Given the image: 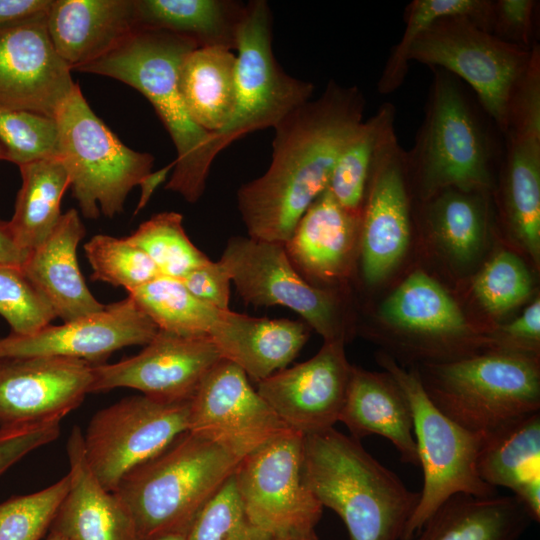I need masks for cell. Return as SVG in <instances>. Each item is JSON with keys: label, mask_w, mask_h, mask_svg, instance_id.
I'll return each instance as SVG.
<instances>
[{"label": "cell", "mask_w": 540, "mask_h": 540, "mask_svg": "<svg viewBox=\"0 0 540 540\" xmlns=\"http://www.w3.org/2000/svg\"><path fill=\"white\" fill-rule=\"evenodd\" d=\"M365 104L357 86L331 80L318 98L295 108L274 127L268 169L237 191L249 237L288 241L299 219L327 189L341 152L363 122Z\"/></svg>", "instance_id": "cell-1"}, {"label": "cell", "mask_w": 540, "mask_h": 540, "mask_svg": "<svg viewBox=\"0 0 540 540\" xmlns=\"http://www.w3.org/2000/svg\"><path fill=\"white\" fill-rule=\"evenodd\" d=\"M302 477L343 521L349 540H401L420 498L360 440L334 427L304 436Z\"/></svg>", "instance_id": "cell-2"}, {"label": "cell", "mask_w": 540, "mask_h": 540, "mask_svg": "<svg viewBox=\"0 0 540 540\" xmlns=\"http://www.w3.org/2000/svg\"><path fill=\"white\" fill-rule=\"evenodd\" d=\"M430 69L425 116L406 151L408 177L417 183L421 200L446 188L489 193L503 134L460 79Z\"/></svg>", "instance_id": "cell-3"}, {"label": "cell", "mask_w": 540, "mask_h": 540, "mask_svg": "<svg viewBox=\"0 0 540 540\" xmlns=\"http://www.w3.org/2000/svg\"><path fill=\"white\" fill-rule=\"evenodd\" d=\"M196 48L194 41L175 34L135 30L116 48L75 70L114 78L147 98L177 153L165 189L178 193L189 203L202 196L214 161L211 133L192 120L178 87L179 66Z\"/></svg>", "instance_id": "cell-4"}, {"label": "cell", "mask_w": 540, "mask_h": 540, "mask_svg": "<svg viewBox=\"0 0 540 540\" xmlns=\"http://www.w3.org/2000/svg\"><path fill=\"white\" fill-rule=\"evenodd\" d=\"M239 462L216 443L186 431L126 474L113 493L131 517L138 540L186 537Z\"/></svg>", "instance_id": "cell-5"}, {"label": "cell", "mask_w": 540, "mask_h": 540, "mask_svg": "<svg viewBox=\"0 0 540 540\" xmlns=\"http://www.w3.org/2000/svg\"><path fill=\"white\" fill-rule=\"evenodd\" d=\"M432 403L464 429L487 436L540 410L538 358L504 351L424 363Z\"/></svg>", "instance_id": "cell-6"}, {"label": "cell", "mask_w": 540, "mask_h": 540, "mask_svg": "<svg viewBox=\"0 0 540 540\" xmlns=\"http://www.w3.org/2000/svg\"><path fill=\"white\" fill-rule=\"evenodd\" d=\"M377 359L404 393L413 418L423 487L401 537V540H413L451 496L465 493L490 497L498 491L486 484L477 470L478 455L486 436L470 432L446 417L429 399L416 369H404L385 353Z\"/></svg>", "instance_id": "cell-7"}, {"label": "cell", "mask_w": 540, "mask_h": 540, "mask_svg": "<svg viewBox=\"0 0 540 540\" xmlns=\"http://www.w3.org/2000/svg\"><path fill=\"white\" fill-rule=\"evenodd\" d=\"M58 157L83 216L112 218L151 172L154 157L124 145L93 112L76 84L56 118Z\"/></svg>", "instance_id": "cell-8"}, {"label": "cell", "mask_w": 540, "mask_h": 540, "mask_svg": "<svg viewBox=\"0 0 540 540\" xmlns=\"http://www.w3.org/2000/svg\"><path fill=\"white\" fill-rule=\"evenodd\" d=\"M532 48L504 42L468 17L449 16L416 36L408 60L442 69L467 84L503 134L510 96L529 65Z\"/></svg>", "instance_id": "cell-9"}, {"label": "cell", "mask_w": 540, "mask_h": 540, "mask_svg": "<svg viewBox=\"0 0 540 540\" xmlns=\"http://www.w3.org/2000/svg\"><path fill=\"white\" fill-rule=\"evenodd\" d=\"M272 32L269 4L264 0L247 2L237 39L235 106L227 124L211 133L214 159L245 135L274 128L312 97L314 85L287 74L277 62Z\"/></svg>", "instance_id": "cell-10"}, {"label": "cell", "mask_w": 540, "mask_h": 540, "mask_svg": "<svg viewBox=\"0 0 540 540\" xmlns=\"http://www.w3.org/2000/svg\"><path fill=\"white\" fill-rule=\"evenodd\" d=\"M190 401L136 395L96 412L83 433V450L101 485L113 492L126 474L188 431Z\"/></svg>", "instance_id": "cell-11"}, {"label": "cell", "mask_w": 540, "mask_h": 540, "mask_svg": "<svg viewBox=\"0 0 540 540\" xmlns=\"http://www.w3.org/2000/svg\"><path fill=\"white\" fill-rule=\"evenodd\" d=\"M303 438L289 430L243 458L233 473L247 515L273 537L315 530L322 516L303 482Z\"/></svg>", "instance_id": "cell-12"}, {"label": "cell", "mask_w": 540, "mask_h": 540, "mask_svg": "<svg viewBox=\"0 0 540 540\" xmlns=\"http://www.w3.org/2000/svg\"><path fill=\"white\" fill-rule=\"evenodd\" d=\"M219 260L245 303L284 306L299 314L324 341H344L334 295L307 282L292 265L283 244L234 236Z\"/></svg>", "instance_id": "cell-13"}, {"label": "cell", "mask_w": 540, "mask_h": 540, "mask_svg": "<svg viewBox=\"0 0 540 540\" xmlns=\"http://www.w3.org/2000/svg\"><path fill=\"white\" fill-rule=\"evenodd\" d=\"M289 430L245 372L226 359L207 374L190 401L188 431L239 461Z\"/></svg>", "instance_id": "cell-14"}, {"label": "cell", "mask_w": 540, "mask_h": 540, "mask_svg": "<svg viewBox=\"0 0 540 540\" xmlns=\"http://www.w3.org/2000/svg\"><path fill=\"white\" fill-rule=\"evenodd\" d=\"M222 359L209 337L180 336L159 329L138 354L93 365L91 392L131 388L162 402L189 401Z\"/></svg>", "instance_id": "cell-15"}, {"label": "cell", "mask_w": 540, "mask_h": 540, "mask_svg": "<svg viewBox=\"0 0 540 540\" xmlns=\"http://www.w3.org/2000/svg\"><path fill=\"white\" fill-rule=\"evenodd\" d=\"M46 16L0 28V107L55 119L77 83L52 44Z\"/></svg>", "instance_id": "cell-16"}, {"label": "cell", "mask_w": 540, "mask_h": 540, "mask_svg": "<svg viewBox=\"0 0 540 540\" xmlns=\"http://www.w3.org/2000/svg\"><path fill=\"white\" fill-rule=\"evenodd\" d=\"M159 328L129 295L98 312L49 325L40 331L0 338V361L53 356L86 361L92 365L127 346L147 345Z\"/></svg>", "instance_id": "cell-17"}, {"label": "cell", "mask_w": 540, "mask_h": 540, "mask_svg": "<svg viewBox=\"0 0 540 540\" xmlns=\"http://www.w3.org/2000/svg\"><path fill=\"white\" fill-rule=\"evenodd\" d=\"M351 369L344 341H324L309 360L258 382L257 391L290 430L305 436L339 421Z\"/></svg>", "instance_id": "cell-18"}, {"label": "cell", "mask_w": 540, "mask_h": 540, "mask_svg": "<svg viewBox=\"0 0 540 540\" xmlns=\"http://www.w3.org/2000/svg\"><path fill=\"white\" fill-rule=\"evenodd\" d=\"M93 365L33 356L0 361V427L62 420L91 393Z\"/></svg>", "instance_id": "cell-19"}, {"label": "cell", "mask_w": 540, "mask_h": 540, "mask_svg": "<svg viewBox=\"0 0 540 540\" xmlns=\"http://www.w3.org/2000/svg\"><path fill=\"white\" fill-rule=\"evenodd\" d=\"M409 182L406 151L396 138L375 163L361 212V264L369 284L384 279L402 259L409 244Z\"/></svg>", "instance_id": "cell-20"}, {"label": "cell", "mask_w": 540, "mask_h": 540, "mask_svg": "<svg viewBox=\"0 0 540 540\" xmlns=\"http://www.w3.org/2000/svg\"><path fill=\"white\" fill-rule=\"evenodd\" d=\"M66 449L69 488L50 530L70 540H138L121 501L90 470L79 426L71 429Z\"/></svg>", "instance_id": "cell-21"}, {"label": "cell", "mask_w": 540, "mask_h": 540, "mask_svg": "<svg viewBox=\"0 0 540 540\" xmlns=\"http://www.w3.org/2000/svg\"><path fill=\"white\" fill-rule=\"evenodd\" d=\"M360 223L361 214L342 207L327 188L308 207L283 244L286 254L310 284L340 279L349 270Z\"/></svg>", "instance_id": "cell-22"}, {"label": "cell", "mask_w": 540, "mask_h": 540, "mask_svg": "<svg viewBox=\"0 0 540 540\" xmlns=\"http://www.w3.org/2000/svg\"><path fill=\"white\" fill-rule=\"evenodd\" d=\"M208 337L220 355L257 383L286 368L309 337L301 321L257 318L220 310Z\"/></svg>", "instance_id": "cell-23"}, {"label": "cell", "mask_w": 540, "mask_h": 540, "mask_svg": "<svg viewBox=\"0 0 540 540\" xmlns=\"http://www.w3.org/2000/svg\"><path fill=\"white\" fill-rule=\"evenodd\" d=\"M52 44L76 70L113 50L136 30L133 0H53L46 16Z\"/></svg>", "instance_id": "cell-24"}, {"label": "cell", "mask_w": 540, "mask_h": 540, "mask_svg": "<svg viewBox=\"0 0 540 540\" xmlns=\"http://www.w3.org/2000/svg\"><path fill=\"white\" fill-rule=\"evenodd\" d=\"M84 235L78 212L70 209L22 266L63 322L98 312L105 306L87 287L78 265L77 248Z\"/></svg>", "instance_id": "cell-25"}, {"label": "cell", "mask_w": 540, "mask_h": 540, "mask_svg": "<svg viewBox=\"0 0 540 540\" xmlns=\"http://www.w3.org/2000/svg\"><path fill=\"white\" fill-rule=\"evenodd\" d=\"M339 421L358 440L369 435L384 437L393 444L403 463L419 466L410 405L388 372L352 366Z\"/></svg>", "instance_id": "cell-26"}, {"label": "cell", "mask_w": 540, "mask_h": 540, "mask_svg": "<svg viewBox=\"0 0 540 540\" xmlns=\"http://www.w3.org/2000/svg\"><path fill=\"white\" fill-rule=\"evenodd\" d=\"M381 316L395 328L440 340L446 361L471 354L470 327L454 299L426 273L408 276L384 301Z\"/></svg>", "instance_id": "cell-27"}, {"label": "cell", "mask_w": 540, "mask_h": 540, "mask_svg": "<svg viewBox=\"0 0 540 540\" xmlns=\"http://www.w3.org/2000/svg\"><path fill=\"white\" fill-rule=\"evenodd\" d=\"M481 479L513 492L533 521L540 520V412L485 437L477 459Z\"/></svg>", "instance_id": "cell-28"}, {"label": "cell", "mask_w": 540, "mask_h": 540, "mask_svg": "<svg viewBox=\"0 0 540 540\" xmlns=\"http://www.w3.org/2000/svg\"><path fill=\"white\" fill-rule=\"evenodd\" d=\"M502 204L515 238L538 263L540 255V129L503 134Z\"/></svg>", "instance_id": "cell-29"}, {"label": "cell", "mask_w": 540, "mask_h": 540, "mask_svg": "<svg viewBox=\"0 0 540 540\" xmlns=\"http://www.w3.org/2000/svg\"><path fill=\"white\" fill-rule=\"evenodd\" d=\"M514 495L476 497L458 493L427 520L415 540H520L532 522Z\"/></svg>", "instance_id": "cell-30"}, {"label": "cell", "mask_w": 540, "mask_h": 540, "mask_svg": "<svg viewBox=\"0 0 540 540\" xmlns=\"http://www.w3.org/2000/svg\"><path fill=\"white\" fill-rule=\"evenodd\" d=\"M136 30H157L198 47L236 50L246 3L233 0H133Z\"/></svg>", "instance_id": "cell-31"}, {"label": "cell", "mask_w": 540, "mask_h": 540, "mask_svg": "<svg viewBox=\"0 0 540 540\" xmlns=\"http://www.w3.org/2000/svg\"><path fill=\"white\" fill-rule=\"evenodd\" d=\"M236 56L226 48L198 47L178 70V87L192 120L209 133L229 121L236 99Z\"/></svg>", "instance_id": "cell-32"}, {"label": "cell", "mask_w": 540, "mask_h": 540, "mask_svg": "<svg viewBox=\"0 0 540 540\" xmlns=\"http://www.w3.org/2000/svg\"><path fill=\"white\" fill-rule=\"evenodd\" d=\"M19 169L22 185L9 224L19 246L31 252L58 224L61 201L70 181L58 156L33 161Z\"/></svg>", "instance_id": "cell-33"}, {"label": "cell", "mask_w": 540, "mask_h": 540, "mask_svg": "<svg viewBox=\"0 0 540 540\" xmlns=\"http://www.w3.org/2000/svg\"><path fill=\"white\" fill-rule=\"evenodd\" d=\"M396 109L384 103L363 121L346 144L333 169L328 190L346 210L361 214L367 186L381 152L397 138Z\"/></svg>", "instance_id": "cell-34"}, {"label": "cell", "mask_w": 540, "mask_h": 540, "mask_svg": "<svg viewBox=\"0 0 540 540\" xmlns=\"http://www.w3.org/2000/svg\"><path fill=\"white\" fill-rule=\"evenodd\" d=\"M485 192L443 189L427 199L425 218L429 227L458 260H472L479 252L486 232Z\"/></svg>", "instance_id": "cell-35"}, {"label": "cell", "mask_w": 540, "mask_h": 540, "mask_svg": "<svg viewBox=\"0 0 540 540\" xmlns=\"http://www.w3.org/2000/svg\"><path fill=\"white\" fill-rule=\"evenodd\" d=\"M160 330L208 337L220 309L192 295L180 280L160 276L128 293Z\"/></svg>", "instance_id": "cell-36"}, {"label": "cell", "mask_w": 540, "mask_h": 540, "mask_svg": "<svg viewBox=\"0 0 540 540\" xmlns=\"http://www.w3.org/2000/svg\"><path fill=\"white\" fill-rule=\"evenodd\" d=\"M491 0H413L405 9V29L392 48L377 83L378 92L387 95L404 82L409 69L408 51L416 36L434 21L449 16H465L488 32Z\"/></svg>", "instance_id": "cell-37"}, {"label": "cell", "mask_w": 540, "mask_h": 540, "mask_svg": "<svg viewBox=\"0 0 540 540\" xmlns=\"http://www.w3.org/2000/svg\"><path fill=\"white\" fill-rule=\"evenodd\" d=\"M158 268L161 276L180 280L210 259L189 239L177 212L153 215L127 237Z\"/></svg>", "instance_id": "cell-38"}, {"label": "cell", "mask_w": 540, "mask_h": 540, "mask_svg": "<svg viewBox=\"0 0 540 540\" xmlns=\"http://www.w3.org/2000/svg\"><path fill=\"white\" fill-rule=\"evenodd\" d=\"M84 250L93 280L125 288L128 293L161 276L147 254L127 237L98 234L85 243Z\"/></svg>", "instance_id": "cell-39"}, {"label": "cell", "mask_w": 540, "mask_h": 540, "mask_svg": "<svg viewBox=\"0 0 540 540\" xmlns=\"http://www.w3.org/2000/svg\"><path fill=\"white\" fill-rule=\"evenodd\" d=\"M254 524L238 495L233 475L206 503L191 525L186 540H274Z\"/></svg>", "instance_id": "cell-40"}, {"label": "cell", "mask_w": 540, "mask_h": 540, "mask_svg": "<svg viewBox=\"0 0 540 540\" xmlns=\"http://www.w3.org/2000/svg\"><path fill=\"white\" fill-rule=\"evenodd\" d=\"M65 475L52 485L0 503V540H40L68 492Z\"/></svg>", "instance_id": "cell-41"}, {"label": "cell", "mask_w": 540, "mask_h": 540, "mask_svg": "<svg viewBox=\"0 0 540 540\" xmlns=\"http://www.w3.org/2000/svg\"><path fill=\"white\" fill-rule=\"evenodd\" d=\"M0 315L11 334L27 336L51 325L55 311L22 266L0 264Z\"/></svg>", "instance_id": "cell-42"}, {"label": "cell", "mask_w": 540, "mask_h": 540, "mask_svg": "<svg viewBox=\"0 0 540 540\" xmlns=\"http://www.w3.org/2000/svg\"><path fill=\"white\" fill-rule=\"evenodd\" d=\"M0 143L5 150L6 160L18 167L58 156L56 120L0 107Z\"/></svg>", "instance_id": "cell-43"}, {"label": "cell", "mask_w": 540, "mask_h": 540, "mask_svg": "<svg viewBox=\"0 0 540 540\" xmlns=\"http://www.w3.org/2000/svg\"><path fill=\"white\" fill-rule=\"evenodd\" d=\"M532 289L530 274L515 254L495 255L473 281V291L482 306L492 314H503L527 299Z\"/></svg>", "instance_id": "cell-44"}, {"label": "cell", "mask_w": 540, "mask_h": 540, "mask_svg": "<svg viewBox=\"0 0 540 540\" xmlns=\"http://www.w3.org/2000/svg\"><path fill=\"white\" fill-rule=\"evenodd\" d=\"M538 1H491L488 32L498 39L530 49L534 40V22Z\"/></svg>", "instance_id": "cell-45"}, {"label": "cell", "mask_w": 540, "mask_h": 540, "mask_svg": "<svg viewBox=\"0 0 540 540\" xmlns=\"http://www.w3.org/2000/svg\"><path fill=\"white\" fill-rule=\"evenodd\" d=\"M61 420L0 427V476L34 450L59 436Z\"/></svg>", "instance_id": "cell-46"}, {"label": "cell", "mask_w": 540, "mask_h": 540, "mask_svg": "<svg viewBox=\"0 0 540 540\" xmlns=\"http://www.w3.org/2000/svg\"><path fill=\"white\" fill-rule=\"evenodd\" d=\"M180 281L199 300L220 310H229L232 280L220 260H209L187 273Z\"/></svg>", "instance_id": "cell-47"}, {"label": "cell", "mask_w": 540, "mask_h": 540, "mask_svg": "<svg viewBox=\"0 0 540 540\" xmlns=\"http://www.w3.org/2000/svg\"><path fill=\"white\" fill-rule=\"evenodd\" d=\"M53 0H0V28L46 15Z\"/></svg>", "instance_id": "cell-48"}, {"label": "cell", "mask_w": 540, "mask_h": 540, "mask_svg": "<svg viewBox=\"0 0 540 540\" xmlns=\"http://www.w3.org/2000/svg\"><path fill=\"white\" fill-rule=\"evenodd\" d=\"M29 253L16 242L9 221L0 220V264L23 266Z\"/></svg>", "instance_id": "cell-49"}, {"label": "cell", "mask_w": 540, "mask_h": 540, "mask_svg": "<svg viewBox=\"0 0 540 540\" xmlns=\"http://www.w3.org/2000/svg\"><path fill=\"white\" fill-rule=\"evenodd\" d=\"M174 168V161L165 167L146 174L139 182L141 189L140 198L135 209V214L142 210L150 200L154 191L166 180L171 169Z\"/></svg>", "instance_id": "cell-50"}, {"label": "cell", "mask_w": 540, "mask_h": 540, "mask_svg": "<svg viewBox=\"0 0 540 540\" xmlns=\"http://www.w3.org/2000/svg\"><path fill=\"white\" fill-rule=\"evenodd\" d=\"M274 540H319L315 530L275 537Z\"/></svg>", "instance_id": "cell-51"}, {"label": "cell", "mask_w": 540, "mask_h": 540, "mask_svg": "<svg viewBox=\"0 0 540 540\" xmlns=\"http://www.w3.org/2000/svg\"><path fill=\"white\" fill-rule=\"evenodd\" d=\"M46 540H70V539H68L67 537L63 536L62 534L56 531L50 530V533Z\"/></svg>", "instance_id": "cell-52"}, {"label": "cell", "mask_w": 540, "mask_h": 540, "mask_svg": "<svg viewBox=\"0 0 540 540\" xmlns=\"http://www.w3.org/2000/svg\"><path fill=\"white\" fill-rule=\"evenodd\" d=\"M159 540H186V537L181 536V535H172V536L164 537V538L159 539Z\"/></svg>", "instance_id": "cell-53"}, {"label": "cell", "mask_w": 540, "mask_h": 540, "mask_svg": "<svg viewBox=\"0 0 540 540\" xmlns=\"http://www.w3.org/2000/svg\"><path fill=\"white\" fill-rule=\"evenodd\" d=\"M0 160H6V153L1 143H0Z\"/></svg>", "instance_id": "cell-54"}]
</instances>
